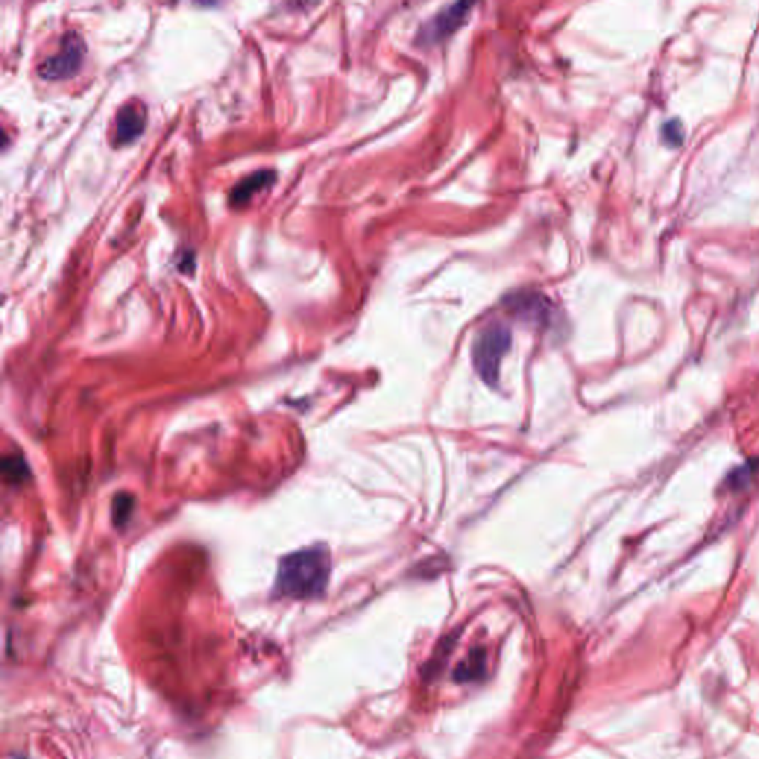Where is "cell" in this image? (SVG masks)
Returning a JSON list of instances; mask_svg holds the SVG:
<instances>
[{
	"label": "cell",
	"instance_id": "cell-8",
	"mask_svg": "<svg viewBox=\"0 0 759 759\" xmlns=\"http://www.w3.org/2000/svg\"><path fill=\"white\" fill-rule=\"evenodd\" d=\"M754 468L755 467L751 466V464H746L743 467L736 468V471L731 473V476L728 477L729 485L733 486V488H738V486L746 485V482H749V479H751Z\"/></svg>",
	"mask_w": 759,
	"mask_h": 759
},
{
	"label": "cell",
	"instance_id": "cell-6",
	"mask_svg": "<svg viewBox=\"0 0 759 759\" xmlns=\"http://www.w3.org/2000/svg\"><path fill=\"white\" fill-rule=\"evenodd\" d=\"M276 181V172L271 170L256 171L233 187L230 193V203L233 206H242L248 203L257 193L266 190Z\"/></svg>",
	"mask_w": 759,
	"mask_h": 759
},
{
	"label": "cell",
	"instance_id": "cell-9",
	"mask_svg": "<svg viewBox=\"0 0 759 759\" xmlns=\"http://www.w3.org/2000/svg\"><path fill=\"white\" fill-rule=\"evenodd\" d=\"M663 134H664V139H666L668 144H672V146H679L682 143V128L679 126L678 122H669V124H666L663 126Z\"/></svg>",
	"mask_w": 759,
	"mask_h": 759
},
{
	"label": "cell",
	"instance_id": "cell-7",
	"mask_svg": "<svg viewBox=\"0 0 759 759\" xmlns=\"http://www.w3.org/2000/svg\"><path fill=\"white\" fill-rule=\"evenodd\" d=\"M484 668H485L484 653L482 651L472 653L471 657L458 666V670L455 672V678L458 681H471L476 677H479Z\"/></svg>",
	"mask_w": 759,
	"mask_h": 759
},
{
	"label": "cell",
	"instance_id": "cell-5",
	"mask_svg": "<svg viewBox=\"0 0 759 759\" xmlns=\"http://www.w3.org/2000/svg\"><path fill=\"white\" fill-rule=\"evenodd\" d=\"M146 126L144 109L135 104H125L116 115L115 143L125 146L135 141Z\"/></svg>",
	"mask_w": 759,
	"mask_h": 759
},
{
	"label": "cell",
	"instance_id": "cell-1",
	"mask_svg": "<svg viewBox=\"0 0 759 759\" xmlns=\"http://www.w3.org/2000/svg\"><path fill=\"white\" fill-rule=\"evenodd\" d=\"M331 574V556L324 546L306 547L286 555L279 564L276 593L291 599L321 596Z\"/></svg>",
	"mask_w": 759,
	"mask_h": 759
},
{
	"label": "cell",
	"instance_id": "cell-3",
	"mask_svg": "<svg viewBox=\"0 0 759 759\" xmlns=\"http://www.w3.org/2000/svg\"><path fill=\"white\" fill-rule=\"evenodd\" d=\"M85 54L87 46L83 37L78 32L70 30L61 37L58 51L37 67V73L46 80L70 79L80 70Z\"/></svg>",
	"mask_w": 759,
	"mask_h": 759
},
{
	"label": "cell",
	"instance_id": "cell-2",
	"mask_svg": "<svg viewBox=\"0 0 759 759\" xmlns=\"http://www.w3.org/2000/svg\"><path fill=\"white\" fill-rule=\"evenodd\" d=\"M512 335L501 324H491L477 334L473 344V363L484 381L495 384L504 353L509 350Z\"/></svg>",
	"mask_w": 759,
	"mask_h": 759
},
{
	"label": "cell",
	"instance_id": "cell-4",
	"mask_svg": "<svg viewBox=\"0 0 759 759\" xmlns=\"http://www.w3.org/2000/svg\"><path fill=\"white\" fill-rule=\"evenodd\" d=\"M471 5L468 3H454L440 11L435 18H432L420 32L421 43H436L444 41L445 37L451 36L458 27L463 25L471 14Z\"/></svg>",
	"mask_w": 759,
	"mask_h": 759
}]
</instances>
